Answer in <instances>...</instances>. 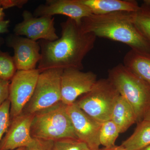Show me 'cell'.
I'll list each match as a JSON object with an SVG mask.
<instances>
[{
    "instance_id": "6da1fadb",
    "label": "cell",
    "mask_w": 150,
    "mask_h": 150,
    "mask_svg": "<svg viewBox=\"0 0 150 150\" xmlns=\"http://www.w3.org/2000/svg\"><path fill=\"white\" fill-rule=\"evenodd\" d=\"M62 36L55 41L40 40V73L51 69H83V60L93 49L96 37L85 32L80 25L69 18L62 22Z\"/></svg>"
},
{
    "instance_id": "7a4b0ae2",
    "label": "cell",
    "mask_w": 150,
    "mask_h": 150,
    "mask_svg": "<svg viewBox=\"0 0 150 150\" xmlns=\"http://www.w3.org/2000/svg\"><path fill=\"white\" fill-rule=\"evenodd\" d=\"M118 12L91 15L83 19L80 24L86 32L126 44L131 49L150 53V44L135 26L133 13Z\"/></svg>"
},
{
    "instance_id": "3957f363",
    "label": "cell",
    "mask_w": 150,
    "mask_h": 150,
    "mask_svg": "<svg viewBox=\"0 0 150 150\" xmlns=\"http://www.w3.org/2000/svg\"><path fill=\"white\" fill-rule=\"evenodd\" d=\"M30 134L34 139L56 141L78 139L67 110L60 101L33 114Z\"/></svg>"
},
{
    "instance_id": "277c9868",
    "label": "cell",
    "mask_w": 150,
    "mask_h": 150,
    "mask_svg": "<svg viewBox=\"0 0 150 150\" xmlns=\"http://www.w3.org/2000/svg\"><path fill=\"white\" fill-rule=\"evenodd\" d=\"M108 79L134 109L137 123L150 107V84L120 64L108 71Z\"/></svg>"
},
{
    "instance_id": "5b68a950",
    "label": "cell",
    "mask_w": 150,
    "mask_h": 150,
    "mask_svg": "<svg viewBox=\"0 0 150 150\" xmlns=\"http://www.w3.org/2000/svg\"><path fill=\"white\" fill-rule=\"evenodd\" d=\"M120 94L108 78L98 80L92 88L79 97L75 103L95 120L102 123L110 120Z\"/></svg>"
},
{
    "instance_id": "8992f818",
    "label": "cell",
    "mask_w": 150,
    "mask_h": 150,
    "mask_svg": "<svg viewBox=\"0 0 150 150\" xmlns=\"http://www.w3.org/2000/svg\"><path fill=\"white\" fill-rule=\"evenodd\" d=\"M63 71L51 69L40 73L33 94L22 112L33 114L61 101V77Z\"/></svg>"
},
{
    "instance_id": "52a82bcc",
    "label": "cell",
    "mask_w": 150,
    "mask_h": 150,
    "mask_svg": "<svg viewBox=\"0 0 150 150\" xmlns=\"http://www.w3.org/2000/svg\"><path fill=\"white\" fill-rule=\"evenodd\" d=\"M40 71L38 69L17 70L10 81L8 99L10 102L11 120L20 115L31 98Z\"/></svg>"
},
{
    "instance_id": "ba28073f",
    "label": "cell",
    "mask_w": 150,
    "mask_h": 150,
    "mask_svg": "<svg viewBox=\"0 0 150 150\" xmlns=\"http://www.w3.org/2000/svg\"><path fill=\"white\" fill-rule=\"evenodd\" d=\"M97 80V75L90 71L72 68L64 70L61 77V102L67 105L74 103L91 91Z\"/></svg>"
},
{
    "instance_id": "9c48e42d",
    "label": "cell",
    "mask_w": 150,
    "mask_h": 150,
    "mask_svg": "<svg viewBox=\"0 0 150 150\" xmlns=\"http://www.w3.org/2000/svg\"><path fill=\"white\" fill-rule=\"evenodd\" d=\"M22 16V21L14 28L16 35H24L35 41L38 40L53 41L59 39L53 16L35 17L28 11H24Z\"/></svg>"
},
{
    "instance_id": "30bf717a",
    "label": "cell",
    "mask_w": 150,
    "mask_h": 150,
    "mask_svg": "<svg viewBox=\"0 0 150 150\" xmlns=\"http://www.w3.org/2000/svg\"><path fill=\"white\" fill-rule=\"evenodd\" d=\"M67 110L79 140L91 150H100L99 133L101 123L87 114L74 103L67 105Z\"/></svg>"
},
{
    "instance_id": "8fae6325",
    "label": "cell",
    "mask_w": 150,
    "mask_h": 150,
    "mask_svg": "<svg viewBox=\"0 0 150 150\" xmlns=\"http://www.w3.org/2000/svg\"><path fill=\"white\" fill-rule=\"evenodd\" d=\"M33 114L22 112L11 120L10 125L0 143V150L28 148L34 144L30 134Z\"/></svg>"
},
{
    "instance_id": "7c38bea8",
    "label": "cell",
    "mask_w": 150,
    "mask_h": 150,
    "mask_svg": "<svg viewBox=\"0 0 150 150\" xmlns=\"http://www.w3.org/2000/svg\"><path fill=\"white\" fill-rule=\"evenodd\" d=\"M7 43L13 49V57L17 70L28 71L36 69V64L41 59L39 43L15 34L9 36Z\"/></svg>"
},
{
    "instance_id": "4fadbf2b",
    "label": "cell",
    "mask_w": 150,
    "mask_h": 150,
    "mask_svg": "<svg viewBox=\"0 0 150 150\" xmlns=\"http://www.w3.org/2000/svg\"><path fill=\"white\" fill-rule=\"evenodd\" d=\"M92 14L90 9L81 0H47L45 4L35 9L33 15L35 17L62 15L80 25L83 19Z\"/></svg>"
},
{
    "instance_id": "5bb4252c",
    "label": "cell",
    "mask_w": 150,
    "mask_h": 150,
    "mask_svg": "<svg viewBox=\"0 0 150 150\" xmlns=\"http://www.w3.org/2000/svg\"><path fill=\"white\" fill-rule=\"evenodd\" d=\"M89 8L92 13L104 15L118 12H136L140 6L134 0H81Z\"/></svg>"
},
{
    "instance_id": "9a60e30c",
    "label": "cell",
    "mask_w": 150,
    "mask_h": 150,
    "mask_svg": "<svg viewBox=\"0 0 150 150\" xmlns=\"http://www.w3.org/2000/svg\"><path fill=\"white\" fill-rule=\"evenodd\" d=\"M123 65L131 72L150 84V54L131 49L123 58Z\"/></svg>"
},
{
    "instance_id": "2e32d148",
    "label": "cell",
    "mask_w": 150,
    "mask_h": 150,
    "mask_svg": "<svg viewBox=\"0 0 150 150\" xmlns=\"http://www.w3.org/2000/svg\"><path fill=\"white\" fill-rule=\"evenodd\" d=\"M110 120L117 126L120 133H124L137 122L134 109L120 95L113 106Z\"/></svg>"
},
{
    "instance_id": "e0dca14e",
    "label": "cell",
    "mask_w": 150,
    "mask_h": 150,
    "mask_svg": "<svg viewBox=\"0 0 150 150\" xmlns=\"http://www.w3.org/2000/svg\"><path fill=\"white\" fill-rule=\"evenodd\" d=\"M150 145V121L143 120L138 123L132 135L121 146L128 150H142Z\"/></svg>"
},
{
    "instance_id": "ac0fdd59",
    "label": "cell",
    "mask_w": 150,
    "mask_h": 150,
    "mask_svg": "<svg viewBox=\"0 0 150 150\" xmlns=\"http://www.w3.org/2000/svg\"><path fill=\"white\" fill-rule=\"evenodd\" d=\"M135 26L150 44V6L142 4L133 13Z\"/></svg>"
},
{
    "instance_id": "d6986e66",
    "label": "cell",
    "mask_w": 150,
    "mask_h": 150,
    "mask_svg": "<svg viewBox=\"0 0 150 150\" xmlns=\"http://www.w3.org/2000/svg\"><path fill=\"white\" fill-rule=\"evenodd\" d=\"M120 134L118 127L111 120L101 123L99 137L100 145L104 146L105 148L114 146Z\"/></svg>"
},
{
    "instance_id": "ffe728a7",
    "label": "cell",
    "mask_w": 150,
    "mask_h": 150,
    "mask_svg": "<svg viewBox=\"0 0 150 150\" xmlns=\"http://www.w3.org/2000/svg\"><path fill=\"white\" fill-rule=\"evenodd\" d=\"M17 71L13 57L0 50V79L11 81Z\"/></svg>"
},
{
    "instance_id": "44dd1931",
    "label": "cell",
    "mask_w": 150,
    "mask_h": 150,
    "mask_svg": "<svg viewBox=\"0 0 150 150\" xmlns=\"http://www.w3.org/2000/svg\"><path fill=\"white\" fill-rule=\"evenodd\" d=\"M54 150H91L85 143L77 139L67 138L54 142Z\"/></svg>"
},
{
    "instance_id": "7402d4cb",
    "label": "cell",
    "mask_w": 150,
    "mask_h": 150,
    "mask_svg": "<svg viewBox=\"0 0 150 150\" xmlns=\"http://www.w3.org/2000/svg\"><path fill=\"white\" fill-rule=\"evenodd\" d=\"M10 102L7 100L0 107V143L11 123Z\"/></svg>"
},
{
    "instance_id": "603a6c76",
    "label": "cell",
    "mask_w": 150,
    "mask_h": 150,
    "mask_svg": "<svg viewBox=\"0 0 150 150\" xmlns=\"http://www.w3.org/2000/svg\"><path fill=\"white\" fill-rule=\"evenodd\" d=\"M34 139V144L27 148V150H54V141L37 139Z\"/></svg>"
},
{
    "instance_id": "cb8c5ba5",
    "label": "cell",
    "mask_w": 150,
    "mask_h": 150,
    "mask_svg": "<svg viewBox=\"0 0 150 150\" xmlns=\"http://www.w3.org/2000/svg\"><path fill=\"white\" fill-rule=\"evenodd\" d=\"M10 83V81L0 79V107L8 99Z\"/></svg>"
},
{
    "instance_id": "d4e9b609",
    "label": "cell",
    "mask_w": 150,
    "mask_h": 150,
    "mask_svg": "<svg viewBox=\"0 0 150 150\" xmlns=\"http://www.w3.org/2000/svg\"><path fill=\"white\" fill-rule=\"evenodd\" d=\"M28 1L27 0H0V8L4 9L14 7L21 8Z\"/></svg>"
},
{
    "instance_id": "484cf974",
    "label": "cell",
    "mask_w": 150,
    "mask_h": 150,
    "mask_svg": "<svg viewBox=\"0 0 150 150\" xmlns=\"http://www.w3.org/2000/svg\"><path fill=\"white\" fill-rule=\"evenodd\" d=\"M10 21L9 20H4L0 21V34L7 33L8 31Z\"/></svg>"
},
{
    "instance_id": "4316f807",
    "label": "cell",
    "mask_w": 150,
    "mask_h": 150,
    "mask_svg": "<svg viewBox=\"0 0 150 150\" xmlns=\"http://www.w3.org/2000/svg\"><path fill=\"white\" fill-rule=\"evenodd\" d=\"M101 150H128L126 149H125L124 147H123L122 146H114L112 147L111 148H105L104 149H103Z\"/></svg>"
},
{
    "instance_id": "83f0119b",
    "label": "cell",
    "mask_w": 150,
    "mask_h": 150,
    "mask_svg": "<svg viewBox=\"0 0 150 150\" xmlns=\"http://www.w3.org/2000/svg\"><path fill=\"white\" fill-rule=\"evenodd\" d=\"M143 120L150 121V107L144 115Z\"/></svg>"
},
{
    "instance_id": "f1b7e54d",
    "label": "cell",
    "mask_w": 150,
    "mask_h": 150,
    "mask_svg": "<svg viewBox=\"0 0 150 150\" xmlns=\"http://www.w3.org/2000/svg\"><path fill=\"white\" fill-rule=\"evenodd\" d=\"M4 9L2 8H0V21L4 20L5 13L4 12Z\"/></svg>"
},
{
    "instance_id": "f546056e",
    "label": "cell",
    "mask_w": 150,
    "mask_h": 150,
    "mask_svg": "<svg viewBox=\"0 0 150 150\" xmlns=\"http://www.w3.org/2000/svg\"><path fill=\"white\" fill-rule=\"evenodd\" d=\"M143 4L145 5L150 6V0H144L143 2Z\"/></svg>"
},
{
    "instance_id": "4dcf8cb0",
    "label": "cell",
    "mask_w": 150,
    "mask_h": 150,
    "mask_svg": "<svg viewBox=\"0 0 150 150\" xmlns=\"http://www.w3.org/2000/svg\"><path fill=\"white\" fill-rule=\"evenodd\" d=\"M13 150H27V148L26 147H21L18 148V149H16Z\"/></svg>"
},
{
    "instance_id": "1f68e13d",
    "label": "cell",
    "mask_w": 150,
    "mask_h": 150,
    "mask_svg": "<svg viewBox=\"0 0 150 150\" xmlns=\"http://www.w3.org/2000/svg\"><path fill=\"white\" fill-rule=\"evenodd\" d=\"M142 150H150V145L147 146L144 149H143Z\"/></svg>"
},
{
    "instance_id": "d6a6232c",
    "label": "cell",
    "mask_w": 150,
    "mask_h": 150,
    "mask_svg": "<svg viewBox=\"0 0 150 150\" xmlns=\"http://www.w3.org/2000/svg\"></svg>"
}]
</instances>
